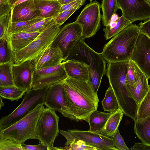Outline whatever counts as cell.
Returning <instances> with one entry per match:
<instances>
[{"label": "cell", "mask_w": 150, "mask_h": 150, "mask_svg": "<svg viewBox=\"0 0 150 150\" xmlns=\"http://www.w3.org/2000/svg\"><path fill=\"white\" fill-rule=\"evenodd\" d=\"M62 83L74 120L88 122L90 114L97 110L99 101L90 81L68 77Z\"/></svg>", "instance_id": "obj_1"}, {"label": "cell", "mask_w": 150, "mask_h": 150, "mask_svg": "<svg viewBox=\"0 0 150 150\" xmlns=\"http://www.w3.org/2000/svg\"><path fill=\"white\" fill-rule=\"evenodd\" d=\"M90 1V2H92V1L93 0H89Z\"/></svg>", "instance_id": "obj_49"}, {"label": "cell", "mask_w": 150, "mask_h": 150, "mask_svg": "<svg viewBox=\"0 0 150 150\" xmlns=\"http://www.w3.org/2000/svg\"><path fill=\"white\" fill-rule=\"evenodd\" d=\"M82 3L78 4L72 8L60 13L53 18L57 24L61 25L76 11L84 4Z\"/></svg>", "instance_id": "obj_37"}, {"label": "cell", "mask_w": 150, "mask_h": 150, "mask_svg": "<svg viewBox=\"0 0 150 150\" xmlns=\"http://www.w3.org/2000/svg\"><path fill=\"white\" fill-rule=\"evenodd\" d=\"M49 87L38 89H32L26 93L20 104L10 114L1 118L0 131L9 127L24 117L39 104L44 105Z\"/></svg>", "instance_id": "obj_6"}, {"label": "cell", "mask_w": 150, "mask_h": 150, "mask_svg": "<svg viewBox=\"0 0 150 150\" xmlns=\"http://www.w3.org/2000/svg\"><path fill=\"white\" fill-rule=\"evenodd\" d=\"M101 103L105 111L113 112L120 109L117 100L110 86L106 90Z\"/></svg>", "instance_id": "obj_29"}, {"label": "cell", "mask_w": 150, "mask_h": 150, "mask_svg": "<svg viewBox=\"0 0 150 150\" xmlns=\"http://www.w3.org/2000/svg\"><path fill=\"white\" fill-rule=\"evenodd\" d=\"M101 5L96 1L90 2L83 8L75 21L81 27L82 38H90L96 35L100 28L102 15Z\"/></svg>", "instance_id": "obj_8"}, {"label": "cell", "mask_w": 150, "mask_h": 150, "mask_svg": "<svg viewBox=\"0 0 150 150\" xmlns=\"http://www.w3.org/2000/svg\"><path fill=\"white\" fill-rule=\"evenodd\" d=\"M146 1L150 5V0H146Z\"/></svg>", "instance_id": "obj_48"}, {"label": "cell", "mask_w": 150, "mask_h": 150, "mask_svg": "<svg viewBox=\"0 0 150 150\" xmlns=\"http://www.w3.org/2000/svg\"><path fill=\"white\" fill-rule=\"evenodd\" d=\"M12 8L8 0H0V17L11 13Z\"/></svg>", "instance_id": "obj_40"}, {"label": "cell", "mask_w": 150, "mask_h": 150, "mask_svg": "<svg viewBox=\"0 0 150 150\" xmlns=\"http://www.w3.org/2000/svg\"><path fill=\"white\" fill-rule=\"evenodd\" d=\"M148 80L144 74L134 85L126 84L129 96L138 105L142 101L149 89L150 86L149 85Z\"/></svg>", "instance_id": "obj_20"}, {"label": "cell", "mask_w": 150, "mask_h": 150, "mask_svg": "<svg viewBox=\"0 0 150 150\" xmlns=\"http://www.w3.org/2000/svg\"><path fill=\"white\" fill-rule=\"evenodd\" d=\"M124 114L123 111L120 109L112 112L103 127L96 132L113 139L115 133L118 129Z\"/></svg>", "instance_id": "obj_22"}, {"label": "cell", "mask_w": 150, "mask_h": 150, "mask_svg": "<svg viewBox=\"0 0 150 150\" xmlns=\"http://www.w3.org/2000/svg\"><path fill=\"white\" fill-rule=\"evenodd\" d=\"M44 105L61 113L64 117L74 120L68 107L65 90L62 83L51 86L47 91Z\"/></svg>", "instance_id": "obj_11"}, {"label": "cell", "mask_w": 150, "mask_h": 150, "mask_svg": "<svg viewBox=\"0 0 150 150\" xmlns=\"http://www.w3.org/2000/svg\"><path fill=\"white\" fill-rule=\"evenodd\" d=\"M139 25L141 31L150 38V18L141 22Z\"/></svg>", "instance_id": "obj_41"}, {"label": "cell", "mask_w": 150, "mask_h": 150, "mask_svg": "<svg viewBox=\"0 0 150 150\" xmlns=\"http://www.w3.org/2000/svg\"><path fill=\"white\" fill-rule=\"evenodd\" d=\"M150 79V38L141 30L131 58Z\"/></svg>", "instance_id": "obj_13"}, {"label": "cell", "mask_w": 150, "mask_h": 150, "mask_svg": "<svg viewBox=\"0 0 150 150\" xmlns=\"http://www.w3.org/2000/svg\"><path fill=\"white\" fill-rule=\"evenodd\" d=\"M26 93L25 90L15 86L0 87V96L2 98L11 101H17Z\"/></svg>", "instance_id": "obj_28"}, {"label": "cell", "mask_w": 150, "mask_h": 150, "mask_svg": "<svg viewBox=\"0 0 150 150\" xmlns=\"http://www.w3.org/2000/svg\"><path fill=\"white\" fill-rule=\"evenodd\" d=\"M82 38L77 42L66 60L73 59L83 62L90 67L91 73L90 81L96 93L106 71L107 62L101 53L97 52L89 47Z\"/></svg>", "instance_id": "obj_3"}, {"label": "cell", "mask_w": 150, "mask_h": 150, "mask_svg": "<svg viewBox=\"0 0 150 150\" xmlns=\"http://www.w3.org/2000/svg\"><path fill=\"white\" fill-rule=\"evenodd\" d=\"M62 62L53 67L33 70L32 89H38L62 83L68 77Z\"/></svg>", "instance_id": "obj_10"}, {"label": "cell", "mask_w": 150, "mask_h": 150, "mask_svg": "<svg viewBox=\"0 0 150 150\" xmlns=\"http://www.w3.org/2000/svg\"><path fill=\"white\" fill-rule=\"evenodd\" d=\"M140 31L139 25L132 23L112 37L101 53L107 62L130 60Z\"/></svg>", "instance_id": "obj_2"}, {"label": "cell", "mask_w": 150, "mask_h": 150, "mask_svg": "<svg viewBox=\"0 0 150 150\" xmlns=\"http://www.w3.org/2000/svg\"><path fill=\"white\" fill-rule=\"evenodd\" d=\"M1 97H0V109L1 108L4 106V104L3 101V99L1 98Z\"/></svg>", "instance_id": "obj_47"}, {"label": "cell", "mask_w": 150, "mask_h": 150, "mask_svg": "<svg viewBox=\"0 0 150 150\" xmlns=\"http://www.w3.org/2000/svg\"><path fill=\"white\" fill-rule=\"evenodd\" d=\"M44 105L39 104L24 117L0 131V137L12 139L21 145L28 139H37L35 129L40 114L45 108Z\"/></svg>", "instance_id": "obj_5"}, {"label": "cell", "mask_w": 150, "mask_h": 150, "mask_svg": "<svg viewBox=\"0 0 150 150\" xmlns=\"http://www.w3.org/2000/svg\"><path fill=\"white\" fill-rule=\"evenodd\" d=\"M44 18L42 17L39 16L28 21L14 22H11L9 25L7 34L22 31L28 27Z\"/></svg>", "instance_id": "obj_33"}, {"label": "cell", "mask_w": 150, "mask_h": 150, "mask_svg": "<svg viewBox=\"0 0 150 150\" xmlns=\"http://www.w3.org/2000/svg\"><path fill=\"white\" fill-rule=\"evenodd\" d=\"M68 131L77 138L82 140L89 146L99 150H117L114 145L113 139L96 132L89 130L69 129Z\"/></svg>", "instance_id": "obj_14"}, {"label": "cell", "mask_w": 150, "mask_h": 150, "mask_svg": "<svg viewBox=\"0 0 150 150\" xmlns=\"http://www.w3.org/2000/svg\"><path fill=\"white\" fill-rule=\"evenodd\" d=\"M122 15L132 23L150 18V5L146 0H117Z\"/></svg>", "instance_id": "obj_12"}, {"label": "cell", "mask_w": 150, "mask_h": 150, "mask_svg": "<svg viewBox=\"0 0 150 150\" xmlns=\"http://www.w3.org/2000/svg\"><path fill=\"white\" fill-rule=\"evenodd\" d=\"M53 18V17L44 18L28 27L22 31L28 32H41L47 27Z\"/></svg>", "instance_id": "obj_36"}, {"label": "cell", "mask_w": 150, "mask_h": 150, "mask_svg": "<svg viewBox=\"0 0 150 150\" xmlns=\"http://www.w3.org/2000/svg\"><path fill=\"white\" fill-rule=\"evenodd\" d=\"M41 32L21 31L7 34L6 39L12 52H18L27 47L38 35Z\"/></svg>", "instance_id": "obj_18"}, {"label": "cell", "mask_w": 150, "mask_h": 150, "mask_svg": "<svg viewBox=\"0 0 150 150\" xmlns=\"http://www.w3.org/2000/svg\"><path fill=\"white\" fill-rule=\"evenodd\" d=\"M11 22V13L0 17V39L6 37Z\"/></svg>", "instance_id": "obj_38"}, {"label": "cell", "mask_w": 150, "mask_h": 150, "mask_svg": "<svg viewBox=\"0 0 150 150\" xmlns=\"http://www.w3.org/2000/svg\"><path fill=\"white\" fill-rule=\"evenodd\" d=\"M59 117L55 111L46 107L40 114L35 129L39 142L46 146L47 150H54V144L59 132Z\"/></svg>", "instance_id": "obj_7"}, {"label": "cell", "mask_w": 150, "mask_h": 150, "mask_svg": "<svg viewBox=\"0 0 150 150\" xmlns=\"http://www.w3.org/2000/svg\"><path fill=\"white\" fill-rule=\"evenodd\" d=\"M13 63L12 61L0 64V87L15 86L12 72Z\"/></svg>", "instance_id": "obj_27"}, {"label": "cell", "mask_w": 150, "mask_h": 150, "mask_svg": "<svg viewBox=\"0 0 150 150\" xmlns=\"http://www.w3.org/2000/svg\"><path fill=\"white\" fill-rule=\"evenodd\" d=\"M86 1V0H77L66 4L62 5L60 13L69 9L78 4L85 3Z\"/></svg>", "instance_id": "obj_43"}, {"label": "cell", "mask_w": 150, "mask_h": 150, "mask_svg": "<svg viewBox=\"0 0 150 150\" xmlns=\"http://www.w3.org/2000/svg\"><path fill=\"white\" fill-rule=\"evenodd\" d=\"M61 26L53 19L47 27L27 47L18 52H12L14 64L33 60L51 46L60 29Z\"/></svg>", "instance_id": "obj_4"}, {"label": "cell", "mask_w": 150, "mask_h": 150, "mask_svg": "<svg viewBox=\"0 0 150 150\" xmlns=\"http://www.w3.org/2000/svg\"><path fill=\"white\" fill-rule=\"evenodd\" d=\"M132 23V22L126 19L122 15L119 17L116 24L113 28L104 31L105 38L107 40L110 39Z\"/></svg>", "instance_id": "obj_32"}, {"label": "cell", "mask_w": 150, "mask_h": 150, "mask_svg": "<svg viewBox=\"0 0 150 150\" xmlns=\"http://www.w3.org/2000/svg\"><path fill=\"white\" fill-rule=\"evenodd\" d=\"M77 0H59L58 1L62 5Z\"/></svg>", "instance_id": "obj_46"}, {"label": "cell", "mask_w": 150, "mask_h": 150, "mask_svg": "<svg viewBox=\"0 0 150 150\" xmlns=\"http://www.w3.org/2000/svg\"><path fill=\"white\" fill-rule=\"evenodd\" d=\"M112 112H104L97 111H93L90 115L88 122L89 130L97 132L102 129Z\"/></svg>", "instance_id": "obj_24"}, {"label": "cell", "mask_w": 150, "mask_h": 150, "mask_svg": "<svg viewBox=\"0 0 150 150\" xmlns=\"http://www.w3.org/2000/svg\"><path fill=\"white\" fill-rule=\"evenodd\" d=\"M131 150H150V145L143 142L136 143L130 148Z\"/></svg>", "instance_id": "obj_44"}, {"label": "cell", "mask_w": 150, "mask_h": 150, "mask_svg": "<svg viewBox=\"0 0 150 150\" xmlns=\"http://www.w3.org/2000/svg\"><path fill=\"white\" fill-rule=\"evenodd\" d=\"M34 70L32 60H28L18 64L13 63L12 72L15 86L29 92L32 89L33 73Z\"/></svg>", "instance_id": "obj_15"}, {"label": "cell", "mask_w": 150, "mask_h": 150, "mask_svg": "<svg viewBox=\"0 0 150 150\" xmlns=\"http://www.w3.org/2000/svg\"><path fill=\"white\" fill-rule=\"evenodd\" d=\"M100 5L103 13L102 23L105 27L109 24L112 17L119 9L117 0H102Z\"/></svg>", "instance_id": "obj_26"}, {"label": "cell", "mask_w": 150, "mask_h": 150, "mask_svg": "<svg viewBox=\"0 0 150 150\" xmlns=\"http://www.w3.org/2000/svg\"><path fill=\"white\" fill-rule=\"evenodd\" d=\"M11 22L27 21L40 16V12L34 0H27L15 6L11 12Z\"/></svg>", "instance_id": "obj_17"}, {"label": "cell", "mask_w": 150, "mask_h": 150, "mask_svg": "<svg viewBox=\"0 0 150 150\" xmlns=\"http://www.w3.org/2000/svg\"><path fill=\"white\" fill-rule=\"evenodd\" d=\"M0 150H24L21 144L9 138L0 137Z\"/></svg>", "instance_id": "obj_35"}, {"label": "cell", "mask_w": 150, "mask_h": 150, "mask_svg": "<svg viewBox=\"0 0 150 150\" xmlns=\"http://www.w3.org/2000/svg\"><path fill=\"white\" fill-rule=\"evenodd\" d=\"M59 132L67 140L65 146L54 147V150H97L96 148L87 145L83 141L77 138L68 131L60 130Z\"/></svg>", "instance_id": "obj_23"}, {"label": "cell", "mask_w": 150, "mask_h": 150, "mask_svg": "<svg viewBox=\"0 0 150 150\" xmlns=\"http://www.w3.org/2000/svg\"><path fill=\"white\" fill-rule=\"evenodd\" d=\"M36 8L40 12V16L54 18L60 12L62 5L58 1L34 0Z\"/></svg>", "instance_id": "obj_21"}, {"label": "cell", "mask_w": 150, "mask_h": 150, "mask_svg": "<svg viewBox=\"0 0 150 150\" xmlns=\"http://www.w3.org/2000/svg\"><path fill=\"white\" fill-rule=\"evenodd\" d=\"M144 73L133 60H129L126 75V84L133 86Z\"/></svg>", "instance_id": "obj_30"}, {"label": "cell", "mask_w": 150, "mask_h": 150, "mask_svg": "<svg viewBox=\"0 0 150 150\" xmlns=\"http://www.w3.org/2000/svg\"><path fill=\"white\" fill-rule=\"evenodd\" d=\"M113 139L114 146L117 150H129L121 135L118 129L115 133Z\"/></svg>", "instance_id": "obj_39"}, {"label": "cell", "mask_w": 150, "mask_h": 150, "mask_svg": "<svg viewBox=\"0 0 150 150\" xmlns=\"http://www.w3.org/2000/svg\"><path fill=\"white\" fill-rule=\"evenodd\" d=\"M62 63L68 77L90 81L91 73L89 65L73 59L67 60Z\"/></svg>", "instance_id": "obj_19"}, {"label": "cell", "mask_w": 150, "mask_h": 150, "mask_svg": "<svg viewBox=\"0 0 150 150\" xmlns=\"http://www.w3.org/2000/svg\"><path fill=\"white\" fill-rule=\"evenodd\" d=\"M13 61L12 51L6 37L0 39V64Z\"/></svg>", "instance_id": "obj_34"}, {"label": "cell", "mask_w": 150, "mask_h": 150, "mask_svg": "<svg viewBox=\"0 0 150 150\" xmlns=\"http://www.w3.org/2000/svg\"><path fill=\"white\" fill-rule=\"evenodd\" d=\"M55 0V1H58L59 0Z\"/></svg>", "instance_id": "obj_50"}, {"label": "cell", "mask_w": 150, "mask_h": 150, "mask_svg": "<svg viewBox=\"0 0 150 150\" xmlns=\"http://www.w3.org/2000/svg\"><path fill=\"white\" fill-rule=\"evenodd\" d=\"M64 61L63 54L59 47L51 46L33 60L32 64L34 70H38L56 66Z\"/></svg>", "instance_id": "obj_16"}, {"label": "cell", "mask_w": 150, "mask_h": 150, "mask_svg": "<svg viewBox=\"0 0 150 150\" xmlns=\"http://www.w3.org/2000/svg\"><path fill=\"white\" fill-rule=\"evenodd\" d=\"M27 0H8L12 8L16 5Z\"/></svg>", "instance_id": "obj_45"}, {"label": "cell", "mask_w": 150, "mask_h": 150, "mask_svg": "<svg viewBox=\"0 0 150 150\" xmlns=\"http://www.w3.org/2000/svg\"><path fill=\"white\" fill-rule=\"evenodd\" d=\"M149 116H150V86L146 95L138 105L136 120H141Z\"/></svg>", "instance_id": "obj_31"}, {"label": "cell", "mask_w": 150, "mask_h": 150, "mask_svg": "<svg viewBox=\"0 0 150 150\" xmlns=\"http://www.w3.org/2000/svg\"><path fill=\"white\" fill-rule=\"evenodd\" d=\"M82 37L81 27L75 21L66 24L60 29L51 47H59L63 54L64 61Z\"/></svg>", "instance_id": "obj_9"}, {"label": "cell", "mask_w": 150, "mask_h": 150, "mask_svg": "<svg viewBox=\"0 0 150 150\" xmlns=\"http://www.w3.org/2000/svg\"><path fill=\"white\" fill-rule=\"evenodd\" d=\"M21 145L24 150H47L46 146L42 143L36 145H30L23 144Z\"/></svg>", "instance_id": "obj_42"}, {"label": "cell", "mask_w": 150, "mask_h": 150, "mask_svg": "<svg viewBox=\"0 0 150 150\" xmlns=\"http://www.w3.org/2000/svg\"><path fill=\"white\" fill-rule=\"evenodd\" d=\"M134 132L142 142L150 145V116L141 120H135Z\"/></svg>", "instance_id": "obj_25"}]
</instances>
